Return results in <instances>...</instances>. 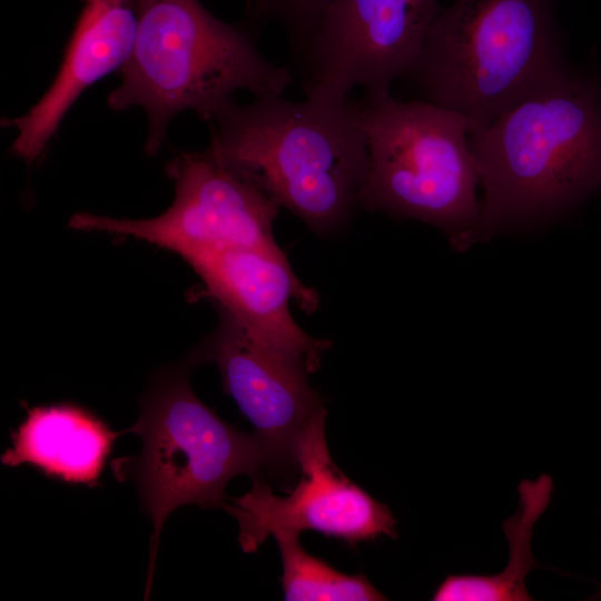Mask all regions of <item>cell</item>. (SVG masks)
Listing matches in <instances>:
<instances>
[{"mask_svg":"<svg viewBox=\"0 0 601 601\" xmlns=\"http://www.w3.org/2000/svg\"><path fill=\"white\" fill-rule=\"evenodd\" d=\"M368 170L361 206L442 229L453 247L479 238L480 174L470 121L424 99H363Z\"/></svg>","mask_w":601,"mask_h":601,"instance_id":"5","label":"cell"},{"mask_svg":"<svg viewBox=\"0 0 601 601\" xmlns=\"http://www.w3.org/2000/svg\"><path fill=\"white\" fill-rule=\"evenodd\" d=\"M1 463L29 465L48 479L89 487L99 484L117 437L104 420L72 403L26 406Z\"/></svg>","mask_w":601,"mask_h":601,"instance_id":"13","label":"cell"},{"mask_svg":"<svg viewBox=\"0 0 601 601\" xmlns=\"http://www.w3.org/2000/svg\"><path fill=\"white\" fill-rule=\"evenodd\" d=\"M469 140L483 188L479 238L564 215L601 188V75L571 67Z\"/></svg>","mask_w":601,"mask_h":601,"instance_id":"2","label":"cell"},{"mask_svg":"<svg viewBox=\"0 0 601 601\" xmlns=\"http://www.w3.org/2000/svg\"><path fill=\"white\" fill-rule=\"evenodd\" d=\"M207 148L312 230L341 227L368 170L363 100L283 95L229 102L211 121Z\"/></svg>","mask_w":601,"mask_h":601,"instance_id":"1","label":"cell"},{"mask_svg":"<svg viewBox=\"0 0 601 601\" xmlns=\"http://www.w3.org/2000/svg\"><path fill=\"white\" fill-rule=\"evenodd\" d=\"M593 599H597V600L601 599V587L599 588V591L594 594Z\"/></svg>","mask_w":601,"mask_h":601,"instance_id":"17","label":"cell"},{"mask_svg":"<svg viewBox=\"0 0 601 601\" xmlns=\"http://www.w3.org/2000/svg\"><path fill=\"white\" fill-rule=\"evenodd\" d=\"M137 24L136 0H86L50 88L27 114L11 120L18 131L12 145L17 157L36 161L79 96L125 65Z\"/></svg>","mask_w":601,"mask_h":601,"instance_id":"12","label":"cell"},{"mask_svg":"<svg viewBox=\"0 0 601 601\" xmlns=\"http://www.w3.org/2000/svg\"><path fill=\"white\" fill-rule=\"evenodd\" d=\"M191 356L184 366L165 373L141 402L135 433L142 447L138 456L118 459L119 480H132L144 510L152 522L145 590L148 599L162 526L177 508L196 504L221 508L225 489L235 476L259 479L266 460L255 435L224 421L195 394L189 383Z\"/></svg>","mask_w":601,"mask_h":601,"instance_id":"6","label":"cell"},{"mask_svg":"<svg viewBox=\"0 0 601 601\" xmlns=\"http://www.w3.org/2000/svg\"><path fill=\"white\" fill-rule=\"evenodd\" d=\"M136 8L134 48L107 105L146 111L149 154L159 150L177 114L193 110L210 122L238 90L283 95L294 81L249 31L217 19L198 0H136Z\"/></svg>","mask_w":601,"mask_h":601,"instance_id":"3","label":"cell"},{"mask_svg":"<svg viewBox=\"0 0 601 601\" xmlns=\"http://www.w3.org/2000/svg\"><path fill=\"white\" fill-rule=\"evenodd\" d=\"M331 0H248L252 14L278 24L300 56Z\"/></svg>","mask_w":601,"mask_h":601,"instance_id":"16","label":"cell"},{"mask_svg":"<svg viewBox=\"0 0 601 601\" xmlns=\"http://www.w3.org/2000/svg\"><path fill=\"white\" fill-rule=\"evenodd\" d=\"M518 511L503 523L510 556L505 569L497 574H450L432 594L434 601H529L528 573L541 564L531 550L533 529L548 508L553 491L550 475L519 484Z\"/></svg>","mask_w":601,"mask_h":601,"instance_id":"14","label":"cell"},{"mask_svg":"<svg viewBox=\"0 0 601 601\" xmlns=\"http://www.w3.org/2000/svg\"><path fill=\"white\" fill-rule=\"evenodd\" d=\"M570 68L555 0H453L406 76L424 100L464 116L471 134Z\"/></svg>","mask_w":601,"mask_h":601,"instance_id":"4","label":"cell"},{"mask_svg":"<svg viewBox=\"0 0 601 601\" xmlns=\"http://www.w3.org/2000/svg\"><path fill=\"white\" fill-rule=\"evenodd\" d=\"M439 0H331L299 56L306 97L391 95L416 62Z\"/></svg>","mask_w":601,"mask_h":601,"instance_id":"8","label":"cell"},{"mask_svg":"<svg viewBox=\"0 0 601 601\" xmlns=\"http://www.w3.org/2000/svg\"><path fill=\"white\" fill-rule=\"evenodd\" d=\"M326 416L323 407L295 441L293 454L302 476L287 495H276L268 483L255 479L247 493L221 505L239 524L238 541L244 552L257 551L278 531H316L351 546L381 535L397 538L396 519L388 506L333 462L325 435Z\"/></svg>","mask_w":601,"mask_h":601,"instance_id":"9","label":"cell"},{"mask_svg":"<svg viewBox=\"0 0 601 601\" xmlns=\"http://www.w3.org/2000/svg\"><path fill=\"white\" fill-rule=\"evenodd\" d=\"M219 324L194 356L214 363L223 387L250 422L266 469L295 465L294 444L308 421L324 407L309 385V368L258 341L219 312Z\"/></svg>","mask_w":601,"mask_h":601,"instance_id":"10","label":"cell"},{"mask_svg":"<svg viewBox=\"0 0 601 601\" xmlns=\"http://www.w3.org/2000/svg\"><path fill=\"white\" fill-rule=\"evenodd\" d=\"M299 533L278 531L275 538L280 558V578L287 601H378L387 600L363 574H345L326 561L307 553Z\"/></svg>","mask_w":601,"mask_h":601,"instance_id":"15","label":"cell"},{"mask_svg":"<svg viewBox=\"0 0 601 601\" xmlns=\"http://www.w3.org/2000/svg\"><path fill=\"white\" fill-rule=\"evenodd\" d=\"M201 282L198 296L211 299L258 341L305 364L312 373L331 343L306 334L289 311L317 307L318 296L294 274L279 249L239 248L187 263Z\"/></svg>","mask_w":601,"mask_h":601,"instance_id":"11","label":"cell"},{"mask_svg":"<svg viewBox=\"0 0 601 601\" xmlns=\"http://www.w3.org/2000/svg\"><path fill=\"white\" fill-rule=\"evenodd\" d=\"M166 171L175 197L160 215L132 219L82 211L69 227L135 238L186 263L230 249L280 248L273 233L279 206L208 149L177 152Z\"/></svg>","mask_w":601,"mask_h":601,"instance_id":"7","label":"cell"}]
</instances>
